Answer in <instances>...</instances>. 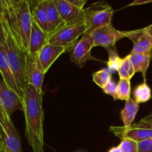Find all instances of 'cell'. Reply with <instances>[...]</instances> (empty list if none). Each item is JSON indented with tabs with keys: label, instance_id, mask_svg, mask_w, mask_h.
Segmentation results:
<instances>
[{
	"label": "cell",
	"instance_id": "obj_1",
	"mask_svg": "<svg viewBox=\"0 0 152 152\" xmlns=\"http://www.w3.org/2000/svg\"><path fill=\"white\" fill-rule=\"evenodd\" d=\"M23 113L25 118V136L33 152H44L42 94L31 84L23 94Z\"/></svg>",
	"mask_w": 152,
	"mask_h": 152
},
{
	"label": "cell",
	"instance_id": "obj_2",
	"mask_svg": "<svg viewBox=\"0 0 152 152\" xmlns=\"http://www.w3.org/2000/svg\"><path fill=\"white\" fill-rule=\"evenodd\" d=\"M4 13L12 32L28 53L33 17L29 0H4Z\"/></svg>",
	"mask_w": 152,
	"mask_h": 152
},
{
	"label": "cell",
	"instance_id": "obj_3",
	"mask_svg": "<svg viewBox=\"0 0 152 152\" xmlns=\"http://www.w3.org/2000/svg\"><path fill=\"white\" fill-rule=\"evenodd\" d=\"M0 18L2 21L4 33H5V43L3 46L5 50L12 72L14 76L19 89L23 96L24 91L28 85L26 77L28 53L19 44L13 33L12 32L11 28L9 25L4 13H4L0 16Z\"/></svg>",
	"mask_w": 152,
	"mask_h": 152
},
{
	"label": "cell",
	"instance_id": "obj_4",
	"mask_svg": "<svg viewBox=\"0 0 152 152\" xmlns=\"http://www.w3.org/2000/svg\"><path fill=\"white\" fill-rule=\"evenodd\" d=\"M86 34L90 35L99 28L111 24L114 10L105 1H97L84 8Z\"/></svg>",
	"mask_w": 152,
	"mask_h": 152
},
{
	"label": "cell",
	"instance_id": "obj_5",
	"mask_svg": "<svg viewBox=\"0 0 152 152\" xmlns=\"http://www.w3.org/2000/svg\"><path fill=\"white\" fill-rule=\"evenodd\" d=\"M86 33L85 25H76V26L65 27L57 32L49 36L48 43L53 45L59 46L70 52L74 45L78 41L80 36Z\"/></svg>",
	"mask_w": 152,
	"mask_h": 152
},
{
	"label": "cell",
	"instance_id": "obj_6",
	"mask_svg": "<svg viewBox=\"0 0 152 152\" xmlns=\"http://www.w3.org/2000/svg\"><path fill=\"white\" fill-rule=\"evenodd\" d=\"M109 130L121 140L130 139L140 142L152 138V126L139 122L128 128L113 126L110 127Z\"/></svg>",
	"mask_w": 152,
	"mask_h": 152
},
{
	"label": "cell",
	"instance_id": "obj_7",
	"mask_svg": "<svg viewBox=\"0 0 152 152\" xmlns=\"http://www.w3.org/2000/svg\"><path fill=\"white\" fill-rule=\"evenodd\" d=\"M92 48H94L93 39L91 35L85 33L82 38L77 42V43L70 50L71 61L80 68L83 67V65L89 60L102 62L92 56Z\"/></svg>",
	"mask_w": 152,
	"mask_h": 152
},
{
	"label": "cell",
	"instance_id": "obj_8",
	"mask_svg": "<svg viewBox=\"0 0 152 152\" xmlns=\"http://www.w3.org/2000/svg\"><path fill=\"white\" fill-rule=\"evenodd\" d=\"M90 35L94 47L101 46L105 48L113 47L117 42L126 37V31H118L111 24L95 30Z\"/></svg>",
	"mask_w": 152,
	"mask_h": 152
},
{
	"label": "cell",
	"instance_id": "obj_9",
	"mask_svg": "<svg viewBox=\"0 0 152 152\" xmlns=\"http://www.w3.org/2000/svg\"><path fill=\"white\" fill-rule=\"evenodd\" d=\"M65 27L84 25V9H79L70 4L68 0H53Z\"/></svg>",
	"mask_w": 152,
	"mask_h": 152
},
{
	"label": "cell",
	"instance_id": "obj_10",
	"mask_svg": "<svg viewBox=\"0 0 152 152\" xmlns=\"http://www.w3.org/2000/svg\"><path fill=\"white\" fill-rule=\"evenodd\" d=\"M0 102L9 117L16 111H23V98L0 78Z\"/></svg>",
	"mask_w": 152,
	"mask_h": 152
},
{
	"label": "cell",
	"instance_id": "obj_11",
	"mask_svg": "<svg viewBox=\"0 0 152 152\" xmlns=\"http://www.w3.org/2000/svg\"><path fill=\"white\" fill-rule=\"evenodd\" d=\"M45 74L44 68L41 65L38 55L33 56L28 53L27 56L26 77L28 84H31L39 93L42 94V84Z\"/></svg>",
	"mask_w": 152,
	"mask_h": 152
},
{
	"label": "cell",
	"instance_id": "obj_12",
	"mask_svg": "<svg viewBox=\"0 0 152 152\" xmlns=\"http://www.w3.org/2000/svg\"><path fill=\"white\" fill-rule=\"evenodd\" d=\"M3 132L0 152H22L20 136L11 120L3 126Z\"/></svg>",
	"mask_w": 152,
	"mask_h": 152
},
{
	"label": "cell",
	"instance_id": "obj_13",
	"mask_svg": "<svg viewBox=\"0 0 152 152\" xmlns=\"http://www.w3.org/2000/svg\"><path fill=\"white\" fill-rule=\"evenodd\" d=\"M126 37L133 42L130 54L146 53L152 51V39L145 34L143 28L126 31Z\"/></svg>",
	"mask_w": 152,
	"mask_h": 152
},
{
	"label": "cell",
	"instance_id": "obj_14",
	"mask_svg": "<svg viewBox=\"0 0 152 152\" xmlns=\"http://www.w3.org/2000/svg\"><path fill=\"white\" fill-rule=\"evenodd\" d=\"M48 34L45 32L33 19L28 53L33 56L39 54L40 50L48 43Z\"/></svg>",
	"mask_w": 152,
	"mask_h": 152
},
{
	"label": "cell",
	"instance_id": "obj_15",
	"mask_svg": "<svg viewBox=\"0 0 152 152\" xmlns=\"http://www.w3.org/2000/svg\"><path fill=\"white\" fill-rule=\"evenodd\" d=\"M0 74L2 77V80L5 82L6 84L9 86L14 91H16L20 96H22V93L19 89L15 77L12 72L7 54L4 46L0 44Z\"/></svg>",
	"mask_w": 152,
	"mask_h": 152
},
{
	"label": "cell",
	"instance_id": "obj_16",
	"mask_svg": "<svg viewBox=\"0 0 152 152\" xmlns=\"http://www.w3.org/2000/svg\"><path fill=\"white\" fill-rule=\"evenodd\" d=\"M48 0L30 1L31 14L33 19L37 25L48 34Z\"/></svg>",
	"mask_w": 152,
	"mask_h": 152
},
{
	"label": "cell",
	"instance_id": "obj_17",
	"mask_svg": "<svg viewBox=\"0 0 152 152\" xmlns=\"http://www.w3.org/2000/svg\"><path fill=\"white\" fill-rule=\"evenodd\" d=\"M65 51L66 50L63 48L53 45L49 43H47L42 48L39 53L38 57L45 73L48 71L56 59Z\"/></svg>",
	"mask_w": 152,
	"mask_h": 152
},
{
	"label": "cell",
	"instance_id": "obj_18",
	"mask_svg": "<svg viewBox=\"0 0 152 152\" xmlns=\"http://www.w3.org/2000/svg\"><path fill=\"white\" fill-rule=\"evenodd\" d=\"M48 37L65 27V23L59 15L53 0H48Z\"/></svg>",
	"mask_w": 152,
	"mask_h": 152
},
{
	"label": "cell",
	"instance_id": "obj_19",
	"mask_svg": "<svg viewBox=\"0 0 152 152\" xmlns=\"http://www.w3.org/2000/svg\"><path fill=\"white\" fill-rule=\"evenodd\" d=\"M130 60L134 67L135 73H140L144 82H146V73L152 58V51L146 53L130 54Z\"/></svg>",
	"mask_w": 152,
	"mask_h": 152
},
{
	"label": "cell",
	"instance_id": "obj_20",
	"mask_svg": "<svg viewBox=\"0 0 152 152\" xmlns=\"http://www.w3.org/2000/svg\"><path fill=\"white\" fill-rule=\"evenodd\" d=\"M140 108V104L132 98L126 101L124 108L120 112L121 120L124 127H130L133 125V122L136 117Z\"/></svg>",
	"mask_w": 152,
	"mask_h": 152
},
{
	"label": "cell",
	"instance_id": "obj_21",
	"mask_svg": "<svg viewBox=\"0 0 152 152\" xmlns=\"http://www.w3.org/2000/svg\"><path fill=\"white\" fill-rule=\"evenodd\" d=\"M134 99L137 103H145L151 98V89L146 82H143L134 88L133 91Z\"/></svg>",
	"mask_w": 152,
	"mask_h": 152
},
{
	"label": "cell",
	"instance_id": "obj_22",
	"mask_svg": "<svg viewBox=\"0 0 152 152\" xmlns=\"http://www.w3.org/2000/svg\"><path fill=\"white\" fill-rule=\"evenodd\" d=\"M117 72L120 77V80H131V79L134 75L135 71L130 60L129 54L122 59V62Z\"/></svg>",
	"mask_w": 152,
	"mask_h": 152
},
{
	"label": "cell",
	"instance_id": "obj_23",
	"mask_svg": "<svg viewBox=\"0 0 152 152\" xmlns=\"http://www.w3.org/2000/svg\"><path fill=\"white\" fill-rule=\"evenodd\" d=\"M132 86L131 80H120L117 85V91H116V100H128L131 98Z\"/></svg>",
	"mask_w": 152,
	"mask_h": 152
},
{
	"label": "cell",
	"instance_id": "obj_24",
	"mask_svg": "<svg viewBox=\"0 0 152 152\" xmlns=\"http://www.w3.org/2000/svg\"><path fill=\"white\" fill-rule=\"evenodd\" d=\"M111 75L112 74L109 71V69L108 68H105L94 73L92 77H93V81L94 82L95 84L97 85L102 89L112 80Z\"/></svg>",
	"mask_w": 152,
	"mask_h": 152
},
{
	"label": "cell",
	"instance_id": "obj_25",
	"mask_svg": "<svg viewBox=\"0 0 152 152\" xmlns=\"http://www.w3.org/2000/svg\"><path fill=\"white\" fill-rule=\"evenodd\" d=\"M105 49L108 53V60L107 62L108 68L111 71V74H114L118 71L123 59L120 58L115 48L113 49L112 48H108Z\"/></svg>",
	"mask_w": 152,
	"mask_h": 152
},
{
	"label": "cell",
	"instance_id": "obj_26",
	"mask_svg": "<svg viewBox=\"0 0 152 152\" xmlns=\"http://www.w3.org/2000/svg\"><path fill=\"white\" fill-rule=\"evenodd\" d=\"M119 147L122 152H138V142L130 139L121 140Z\"/></svg>",
	"mask_w": 152,
	"mask_h": 152
},
{
	"label": "cell",
	"instance_id": "obj_27",
	"mask_svg": "<svg viewBox=\"0 0 152 152\" xmlns=\"http://www.w3.org/2000/svg\"><path fill=\"white\" fill-rule=\"evenodd\" d=\"M117 84L115 83L114 80H111V81L106 85V86H105V87L102 88V91H103L104 93L112 96L115 101H116V91H117Z\"/></svg>",
	"mask_w": 152,
	"mask_h": 152
},
{
	"label": "cell",
	"instance_id": "obj_28",
	"mask_svg": "<svg viewBox=\"0 0 152 152\" xmlns=\"http://www.w3.org/2000/svg\"><path fill=\"white\" fill-rule=\"evenodd\" d=\"M138 152H152V138L138 142Z\"/></svg>",
	"mask_w": 152,
	"mask_h": 152
},
{
	"label": "cell",
	"instance_id": "obj_29",
	"mask_svg": "<svg viewBox=\"0 0 152 152\" xmlns=\"http://www.w3.org/2000/svg\"><path fill=\"white\" fill-rule=\"evenodd\" d=\"M68 1L79 9H84L85 4L87 2L86 0H68Z\"/></svg>",
	"mask_w": 152,
	"mask_h": 152
},
{
	"label": "cell",
	"instance_id": "obj_30",
	"mask_svg": "<svg viewBox=\"0 0 152 152\" xmlns=\"http://www.w3.org/2000/svg\"><path fill=\"white\" fill-rule=\"evenodd\" d=\"M4 43H5V33H4L2 21H1V18H0V44L4 45Z\"/></svg>",
	"mask_w": 152,
	"mask_h": 152
},
{
	"label": "cell",
	"instance_id": "obj_31",
	"mask_svg": "<svg viewBox=\"0 0 152 152\" xmlns=\"http://www.w3.org/2000/svg\"><path fill=\"white\" fill-rule=\"evenodd\" d=\"M139 123H142V124L149 125V126H152V114H148V116H146V117L141 119V120L139 121Z\"/></svg>",
	"mask_w": 152,
	"mask_h": 152
},
{
	"label": "cell",
	"instance_id": "obj_32",
	"mask_svg": "<svg viewBox=\"0 0 152 152\" xmlns=\"http://www.w3.org/2000/svg\"><path fill=\"white\" fill-rule=\"evenodd\" d=\"M143 30L145 32V34L152 39V24L149 25L148 26L145 27V28H144Z\"/></svg>",
	"mask_w": 152,
	"mask_h": 152
},
{
	"label": "cell",
	"instance_id": "obj_33",
	"mask_svg": "<svg viewBox=\"0 0 152 152\" xmlns=\"http://www.w3.org/2000/svg\"><path fill=\"white\" fill-rule=\"evenodd\" d=\"M108 152H122L121 149H120V148L118 146H116V147H112V148H111V149L108 151Z\"/></svg>",
	"mask_w": 152,
	"mask_h": 152
},
{
	"label": "cell",
	"instance_id": "obj_34",
	"mask_svg": "<svg viewBox=\"0 0 152 152\" xmlns=\"http://www.w3.org/2000/svg\"><path fill=\"white\" fill-rule=\"evenodd\" d=\"M1 142H2V140H1V137H0V146H1Z\"/></svg>",
	"mask_w": 152,
	"mask_h": 152
}]
</instances>
